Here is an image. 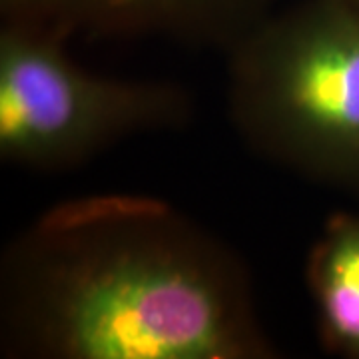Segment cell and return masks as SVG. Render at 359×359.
<instances>
[{
  "label": "cell",
  "mask_w": 359,
  "mask_h": 359,
  "mask_svg": "<svg viewBox=\"0 0 359 359\" xmlns=\"http://www.w3.org/2000/svg\"><path fill=\"white\" fill-rule=\"evenodd\" d=\"M230 104L262 154L359 196V0H295L242 34Z\"/></svg>",
  "instance_id": "obj_2"
},
{
  "label": "cell",
  "mask_w": 359,
  "mask_h": 359,
  "mask_svg": "<svg viewBox=\"0 0 359 359\" xmlns=\"http://www.w3.org/2000/svg\"><path fill=\"white\" fill-rule=\"evenodd\" d=\"M46 6L66 16H94L128 25L244 26L262 22L280 0H11Z\"/></svg>",
  "instance_id": "obj_5"
},
{
  "label": "cell",
  "mask_w": 359,
  "mask_h": 359,
  "mask_svg": "<svg viewBox=\"0 0 359 359\" xmlns=\"http://www.w3.org/2000/svg\"><path fill=\"white\" fill-rule=\"evenodd\" d=\"M188 100L168 84L94 76L54 36L13 25L0 36V156L70 168L142 132L180 124Z\"/></svg>",
  "instance_id": "obj_3"
},
{
  "label": "cell",
  "mask_w": 359,
  "mask_h": 359,
  "mask_svg": "<svg viewBox=\"0 0 359 359\" xmlns=\"http://www.w3.org/2000/svg\"><path fill=\"white\" fill-rule=\"evenodd\" d=\"M8 271V318L44 355L248 359L268 351L240 264L154 200L58 205L26 233Z\"/></svg>",
  "instance_id": "obj_1"
},
{
  "label": "cell",
  "mask_w": 359,
  "mask_h": 359,
  "mask_svg": "<svg viewBox=\"0 0 359 359\" xmlns=\"http://www.w3.org/2000/svg\"><path fill=\"white\" fill-rule=\"evenodd\" d=\"M309 294L327 351L359 359V216L325 222L308 259Z\"/></svg>",
  "instance_id": "obj_4"
}]
</instances>
